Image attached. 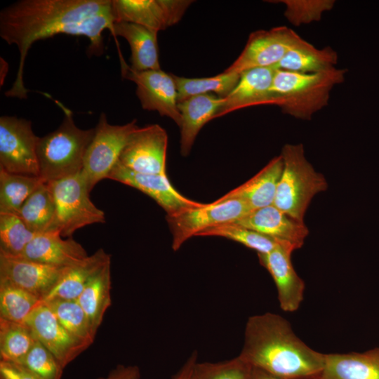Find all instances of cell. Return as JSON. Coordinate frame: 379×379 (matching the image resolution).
Segmentation results:
<instances>
[{"label":"cell","instance_id":"obj_1","mask_svg":"<svg viewBox=\"0 0 379 379\" xmlns=\"http://www.w3.org/2000/svg\"><path fill=\"white\" fill-rule=\"evenodd\" d=\"M112 0H21L1 10L0 36L19 51V65L7 97L25 99L23 70L32 45L59 34L84 36L89 39L93 55L104 51L102 33L112 30Z\"/></svg>","mask_w":379,"mask_h":379},{"label":"cell","instance_id":"obj_2","mask_svg":"<svg viewBox=\"0 0 379 379\" xmlns=\"http://www.w3.org/2000/svg\"><path fill=\"white\" fill-rule=\"evenodd\" d=\"M239 357L252 368L285 379H314L321 371L325 354L307 346L281 316H251L244 330Z\"/></svg>","mask_w":379,"mask_h":379},{"label":"cell","instance_id":"obj_3","mask_svg":"<svg viewBox=\"0 0 379 379\" xmlns=\"http://www.w3.org/2000/svg\"><path fill=\"white\" fill-rule=\"evenodd\" d=\"M347 72L334 67L302 74L276 68L270 90L273 105L296 119L310 120L328 105L332 89L344 81Z\"/></svg>","mask_w":379,"mask_h":379},{"label":"cell","instance_id":"obj_4","mask_svg":"<svg viewBox=\"0 0 379 379\" xmlns=\"http://www.w3.org/2000/svg\"><path fill=\"white\" fill-rule=\"evenodd\" d=\"M60 105L65 115L62 122L54 131L39 138L37 143L39 177L46 182L81 173L95 133V128L84 130L77 126L72 112Z\"/></svg>","mask_w":379,"mask_h":379},{"label":"cell","instance_id":"obj_5","mask_svg":"<svg viewBox=\"0 0 379 379\" xmlns=\"http://www.w3.org/2000/svg\"><path fill=\"white\" fill-rule=\"evenodd\" d=\"M281 156L284 168L273 205L304 222L310 201L317 194L326 190L327 182L305 158L302 144H286Z\"/></svg>","mask_w":379,"mask_h":379},{"label":"cell","instance_id":"obj_6","mask_svg":"<svg viewBox=\"0 0 379 379\" xmlns=\"http://www.w3.org/2000/svg\"><path fill=\"white\" fill-rule=\"evenodd\" d=\"M53 194L55 210L46 232L71 237L77 230L95 223H105L103 211L90 199V191L81 173L58 180L47 182Z\"/></svg>","mask_w":379,"mask_h":379},{"label":"cell","instance_id":"obj_7","mask_svg":"<svg viewBox=\"0 0 379 379\" xmlns=\"http://www.w3.org/2000/svg\"><path fill=\"white\" fill-rule=\"evenodd\" d=\"M138 127L135 120L124 125L110 124L106 115L100 114L81 172L90 192L98 182L107 178L129 137Z\"/></svg>","mask_w":379,"mask_h":379},{"label":"cell","instance_id":"obj_8","mask_svg":"<svg viewBox=\"0 0 379 379\" xmlns=\"http://www.w3.org/2000/svg\"><path fill=\"white\" fill-rule=\"evenodd\" d=\"M251 211L246 203L239 199H217L166 216L172 234V248L178 251L191 237L209 228L234 222Z\"/></svg>","mask_w":379,"mask_h":379},{"label":"cell","instance_id":"obj_9","mask_svg":"<svg viewBox=\"0 0 379 379\" xmlns=\"http://www.w3.org/2000/svg\"><path fill=\"white\" fill-rule=\"evenodd\" d=\"M32 122L13 116L0 117V168L17 174L39 176V140Z\"/></svg>","mask_w":379,"mask_h":379},{"label":"cell","instance_id":"obj_10","mask_svg":"<svg viewBox=\"0 0 379 379\" xmlns=\"http://www.w3.org/2000/svg\"><path fill=\"white\" fill-rule=\"evenodd\" d=\"M121 76L136 84V94L142 107L157 111L171 119L179 127L181 115L178 109V91L173 74L160 69L133 71L119 55Z\"/></svg>","mask_w":379,"mask_h":379},{"label":"cell","instance_id":"obj_11","mask_svg":"<svg viewBox=\"0 0 379 379\" xmlns=\"http://www.w3.org/2000/svg\"><path fill=\"white\" fill-rule=\"evenodd\" d=\"M301 39L285 26L253 32L241 54L224 72L241 74L258 67H277L288 50Z\"/></svg>","mask_w":379,"mask_h":379},{"label":"cell","instance_id":"obj_12","mask_svg":"<svg viewBox=\"0 0 379 379\" xmlns=\"http://www.w3.org/2000/svg\"><path fill=\"white\" fill-rule=\"evenodd\" d=\"M168 135L158 124L138 127L124 147L119 162L140 173L166 174Z\"/></svg>","mask_w":379,"mask_h":379},{"label":"cell","instance_id":"obj_13","mask_svg":"<svg viewBox=\"0 0 379 379\" xmlns=\"http://www.w3.org/2000/svg\"><path fill=\"white\" fill-rule=\"evenodd\" d=\"M192 1L188 0H112L115 22L144 26L157 32L177 24Z\"/></svg>","mask_w":379,"mask_h":379},{"label":"cell","instance_id":"obj_14","mask_svg":"<svg viewBox=\"0 0 379 379\" xmlns=\"http://www.w3.org/2000/svg\"><path fill=\"white\" fill-rule=\"evenodd\" d=\"M107 178L134 187L153 199L171 216L200 206L178 192L166 174H147L133 171L119 161L109 172Z\"/></svg>","mask_w":379,"mask_h":379},{"label":"cell","instance_id":"obj_15","mask_svg":"<svg viewBox=\"0 0 379 379\" xmlns=\"http://www.w3.org/2000/svg\"><path fill=\"white\" fill-rule=\"evenodd\" d=\"M298 249L284 241L267 253H258L260 263L272 276L278 293L280 307L285 312L297 310L303 300L305 283L291 262L292 253Z\"/></svg>","mask_w":379,"mask_h":379},{"label":"cell","instance_id":"obj_16","mask_svg":"<svg viewBox=\"0 0 379 379\" xmlns=\"http://www.w3.org/2000/svg\"><path fill=\"white\" fill-rule=\"evenodd\" d=\"M25 323L63 368L86 350L65 329L44 302L32 312Z\"/></svg>","mask_w":379,"mask_h":379},{"label":"cell","instance_id":"obj_17","mask_svg":"<svg viewBox=\"0 0 379 379\" xmlns=\"http://www.w3.org/2000/svg\"><path fill=\"white\" fill-rule=\"evenodd\" d=\"M62 269L0 255V282L20 288L42 301L57 282Z\"/></svg>","mask_w":379,"mask_h":379},{"label":"cell","instance_id":"obj_18","mask_svg":"<svg viewBox=\"0 0 379 379\" xmlns=\"http://www.w3.org/2000/svg\"><path fill=\"white\" fill-rule=\"evenodd\" d=\"M273 239L289 242L298 249L304 244L309 230L274 205L253 210L234 222Z\"/></svg>","mask_w":379,"mask_h":379},{"label":"cell","instance_id":"obj_19","mask_svg":"<svg viewBox=\"0 0 379 379\" xmlns=\"http://www.w3.org/2000/svg\"><path fill=\"white\" fill-rule=\"evenodd\" d=\"M276 68L258 67L241 72L216 118L248 107L273 105L270 90Z\"/></svg>","mask_w":379,"mask_h":379},{"label":"cell","instance_id":"obj_20","mask_svg":"<svg viewBox=\"0 0 379 379\" xmlns=\"http://www.w3.org/2000/svg\"><path fill=\"white\" fill-rule=\"evenodd\" d=\"M87 256L84 248L72 237L63 239L58 232H44L37 234L17 258L64 268Z\"/></svg>","mask_w":379,"mask_h":379},{"label":"cell","instance_id":"obj_21","mask_svg":"<svg viewBox=\"0 0 379 379\" xmlns=\"http://www.w3.org/2000/svg\"><path fill=\"white\" fill-rule=\"evenodd\" d=\"M284 162L281 154L273 158L251 179L218 199L220 201L239 199L251 210L273 205Z\"/></svg>","mask_w":379,"mask_h":379},{"label":"cell","instance_id":"obj_22","mask_svg":"<svg viewBox=\"0 0 379 379\" xmlns=\"http://www.w3.org/2000/svg\"><path fill=\"white\" fill-rule=\"evenodd\" d=\"M225 101L213 94L199 95L178 102L181 115L180 152L187 156L197 135L209 121L215 119Z\"/></svg>","mask_w":379,"mask_h":379},{"label":"cell","instance_id":"obj_23","mask_svg":"<svg viewBox=\"0 0 379 379\" xmlns=\"http://www.w3.org/2000/svg\"><path fill=\"white\" fill-rule=\"evenodd\" d=\"M314 379H379V347L361 353L325 354L324 367Z\"/></svg>","mask_w":379,"mask_h":379},{"label":"cell","instance_id":"obj_24","mask_svg":"<svg viewBox=\"0 0 379 379\" xmlns=\"http://www.w3.org/2000/svg\"><path fill=\"white\" fill-rule=\"evenodd\" d=\"M110 261V255L100 248L81 261L64 267L57 282L42 302L53 299L77 300L90 279Z\"/></svg>","mask_w":379,"mask_h":379},{"label":"cell","instance_id":"obj_25","mask_svg":"<svg viewBox=\"0 0 379 379\" xmlns=\"http://www.w3.org/2000/svg\"><path fill=\"white\" fill-rule=\"evenodd\" d=\"M111 33L124 38L129 44L130 67L135 72L160 69L157 33L144 26L126 22H115Z\"/></svg>","mask_w":379,"mask_h":379},{"label":"cell","instance_id":"obj_26","mask_svg":"<svg viewBox=\"0 0 379 379\" xmlns=\"http://www.w3.org/2000/svg\"><path fill=\"white\" fill-rule=\"evenodd\" d=\"M338 53L330 46L317 48L301 39L277 65V69L302 74L316 73L336 67Z\"/></svg>","mask_w":379,"mask_h":379},{"label":"cell","instance_id":"obj_27","mask_svg":"<svg viewBox=\"0 0 379 379\" xmlns=\"http://www.w3.org/2000/svg\"><path fill=\"white\" fill-rule=\"evenodd\" d=\"M111 261L88 282L77 301L84 311L95 335L105 312L111 305Z\"/></svg>","mask_w":379,"mask_h":379},{"label":"cell","instance_id":"obj_28","mask_svg":"<svg viewBox=\"0 0 379 379\" xmlns=\"http://www.w3.org/2000/svg\"><path fill=\"white\" fill-rule=\"evenodd\" d=\"M55 205L48 182L41 184L24 202L17 215L36 234L44 232L50 226Z\"/></svg>","mask_w":379,"mask_h":379},{"label":"cell","instance_id":"obj_29","mask_svg":"<svg viewBox=\"0 0 379 379\" xmlns=\"http://www.w3.org/2000/svg\"><path fill=\"white\" fill-rule=\"evenodd\" d=\"M42 302L51 309L65 329L86 349L93 343L95 335L77 300L53 299Z\"/></svg>","mask_w":379,"mask_h":379},{"label":"cell","instance_id":"obj_30","mask_svg":"<svg viewBox=\"0 0 379 379\" xmlns=\"http://www.w3.org/2000/svg\"><path fill=\"white\" fill-rule=\"evenodd\" d=\"M43 182L39 176L12 173L0 168V213L17 214Z\"/></svg>","mask_w":379,"mask_h":379},{"label":"cell","instance_id":"obj_31","mask_svg":"<svg viewBox=\"0 0 379 379\" xmlns=\"http://www.w3.org/2000/svg\"><path fill=\"white\" fill-rule=\"evenodd\" d=\"M177 91L178 102L189 98L213 94L225 98L235 87L240 77L236 72H225L202 78H187L173 74Z\"/></svg>","mask_w":379,"mask_h":379},{"label":"cell","instance_id":"obj_32","mask_svg":"<svg viewBox=\"0 0 379 379\" xmlns=\"http://www.w3.org/2000/svg\"><path fill=\"white\" fill-rule=\"evenodd\" d=\"M36 340L32 331L25 323L0 318L1 360L20 361L30 350Z\"/></svg>","mask_w":379,"mask_h":379},{"label":"cell","instance_id":"obj_33","mask_svg":"<svg viewBox=\"0 0 379 379\" xmlns=\"http://www.w3.org/2000/svg\"><path fill=\"white\" fill-rule=\"evenodd\" d=\"M41 302L39 298L20 288L0 282V318L25 323Z\"/></svg>","mask_w":379,"mask_h":379},{"label":"cell","instance_id":"obj_34","mask_svg":"<svg viewBox=\"0 0 379 379\" xmlns=\"http://www.w3.org/2000/svg\"><path fill=\"white\" fill-rule=\"evenodd\" d=\"M37 234L17 214L0 213V255L17 258Z\"/></svg>","mask_w":379,"mask_h":379},{"label":"cell","instance_id":"obj_35","mask_svg":"<svg viewBox=\"0 0 379 379\" xmlns=\"http://www.w3.org/2000/svg\"><path fill=\"white\" fill-rule=\"evenodd\" d=\"M198 236L224 237L241 244L255 251L257 253H269L284 242L234 222L209 228L201 232Z\"/></svg>","mask_w":379,"mask_h":379},{"label":"cell","instance_id":"obj_36","mask_svg":"<svg viewBox=\"0 0 379 379\" xmlns=\"http://www.w3.org/2000/svg\"><path fill=\"white\" fill-rule=\"evenodd\" d=\"M251 371L252 367L237 356L217 363L197 362L190 379H250Z\"/></svg>","mask_w":379,"mask_h":379},{"label":"cell","instance_id":"obj_37","mask_svg":"<svg viewBox=\"0 0 379 379\" xmlns=\"http://www.w3.org/2000/svg\"><path fill=\"white\" fill-rule=\"evenodd\" d=\"M285 5L284 16L295 26L319 21L324 12L331 10L333 0H281Z\"/></svg>","mask_w":379,"mask_h":379},{"label":"cell","instance_id":"obj_38","mask_svg":"<svg viewBox=\"0 0 379 379\" xmlns=\"http://www.w3.org/2000/svg\"><path fill=\"white\" fill-rule=\"evenodd\" d=\"M18 363L41 379H61L63 368L54 356L37 340Z\"/></svg>","mask_w":379,"mask_h":379},{"label":"cell","instance_id":"obj_39","mask_svg":"<svg viewBox=\"0 0 379 379\" xmlns=\"http://www.w3.org/2000/svg\"><path fill=\"white\" fill-rule=\"evenodd\" d=\"M0 379H41L22 365L0 360Z\"/></svg>","mask_w":379,"mask_h":379},{"label":"cell","instance_id":"obj_40","mask_svg":"<svg viewBox=\"0 0 379 379\" xmlns=\"http://www.w3.org/2000/svg\"><path fill=\"white\" fill-rule=\"evenodd\" d=\"M140 373L137 366L118 365L105 378L98 379H140Z\"/></svg>","mask_w":379,"mask_h":379},{"label":"cell","instance_id":"obj_41","mask_svg":"<svg viewBox=\"0 0 379 379\" xmlns=\"http://www.w3.org/2000/svg\"><path fill=\"white\" fill-rule=\"evenodd\" d=\"M197 362V353L193 352L187 359L178 373L173 379H190L194 365Z\"/></svg>","mask_w":379,"mask_h":379},{"label":"cell","instance_id":"obj_42","mask_svg":"<svg viewBox=\"0 0 379 379\" xmlns=\"http://www.w3.org/2000/svg\"><path fill=\"white\" fill-rule=\"evenodd\" d=\"M250 379H285V378H278L272 375H270L267 373H265L261 370L252 368Z\"/></svg>","mask_w":379,"mask_h":379}]
</instances>
